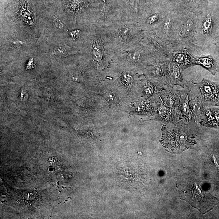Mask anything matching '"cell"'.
Returning <instances> with one entry per match:
<instances>
[{
    "instance_id": "obj_1",
    "label": "cell",
    "mask_w": 219,
    "mask_h": 219,
    "mask_svg": "<svg viewBox=\"0 0 219 219\" xmlns=\"http://www.w3.org/2000/svg\"><path fill=\"white\" fill-rule=\"evenodd\" d=\"M195 143L191 135L183 128L168 127L163 130L162 143L171 153H181Z\"/></svg>"
},
{
    "instance_id": "obj_2",
    "label": "cell",
    "mask_w": 219,
    "mask_h": 219,
    "mask_svg": "<svg viewBox=\"0 0 219 219\" xmlns=\"http://www.w3.org/2000/svg\"><path fill=\"white\" fill-rule=\"evenodd\" d=\"M200 92L207 101L219 104V87L213 82L203 80L200 83Z\"/></svg>"
},
{
    "instance_id": "obj_3",
    "label": "cell",
    "mask_w": 219,
    "mask_h": 219,
    "mask_svg": "<svg viewBox=\"0 0 219 219\" xmlns=\"http://www.w3.org/2000/svg\"><path fill=\"white\" fill-rule=\"evenodd\" d=\"M204 114L206 118L201 122L202 125L212 128L219 127V109H207L204 111Z\"/></svg>"
},
{
    "instance_id": "obj_4",
    "label": "cell",
    "mask_w": 219,
    "mask_h": 219,
    "mask_svg": "<svg viewBox=\"0 0 219 219\" xmlns=\"http://www.w3.org/2000/svg\"><path fill=\"white\" fill-rule=\"evenodd\" d=\"M190 104L191 111L194 112L197 118L201 115L204 111L202 109V103L199 99L193 97L190 99Z\"/></svg>"
},
{
    "instance_id": "obj_5",
    "label": "cell",
    "mask_w": 219,
    "mask_h": 219,
    "mask_svg": "<svg viewBox=\"0 0 219 219\" xmlns=\"http://www.w3.org/2000/svg\"><path fill=\"white\" fill-rule=\"evenodd\" d=\"M181 103L182 113L187 120L190 119L191 117V110L187 97L185 96L182 99Z\"/></svg>"
},
{
    "instance_id": "obj_6",
    "label": "cell",
    "mask_w": 219,
    "mask_h": 219,
    "mask_svg": "<svg viewBox=\"0 0 219 219\" xmlns=\"http://www.w3.org/2000/svg\"><path fill=\"white\" fill-rule=\"evenodd\" d=\"M197 63L203 66L208 70L213 71L214 70V65L213 61L210 58L202 57L198 58L196 60Z\"/></svg>"
},
{
    "instance_id": "obj_7",
    "label": "cell",
    "mask_w": 219,
    "mask_h": 219,
    "mask_svg": "<svg viewBox=\"0 0 219 219\" xmlns=\"http://www.w3.org/2000/svg\"><path fill=\"white\" fill-rule=\"evenodd\" d=\"M164 102L166 107L171 109L175 107L177 100L173 94L168 93L164 97Z\"/></svg>"
},
{
    "instance_id": "obj_8",
    "label": "cell",
    "mask_w": 219,
    "mask_h": 219,
    "mask_svg": "<svg viewBox=\"0 0 219 219\" xmlns=\"http://www.w3.org/2000/svg\"><path fill=\"white\" fill-rule=\"evenodd\" d=\"M194 23L193 20L191 19H189L187 20V21L184 24L183 26L181 32V35H187L189 34V33L191 32L193 28Z\"/></svg>"
},
{
    "instance_id": "obj_9",
    "label": "cell",
    "mask_w": 219,
    "mask_h": 219,
    "mask_svg": "<svg viewBox=\"0 0 219 219\" xmlns=\"http://www.w3.org/2000/svg\"><path fill=\"white\" fill-rule=\"evenodd\" d=\"M212 17L210 16H207L202 25V31L204 34H208L210 33L212 25Z\"/></svg>"
},
{
    "instance_id": "obj_10",
    "label": "cell",
    "mask_w": 219,
    "mask_h": 219,
    "mask_svg": "<svg viewBox=\"0 0 219 219\" xmlns=\"http://www.w3.org/2000/svg\"><path fill=\"white\" fill-rule=\"evenodd\" d=\"M175 61L178 64L185 65L188 64V59L187 57L183 53H180L177 55L175 58Z\"/></svg>"
},
{
    "instance_id": "obj_11",
    "label": "cell",
    "mask_w": 219,
    "mask_h": 219,
    "mask_svg": "<svg viewBox=\"0 0 219 219\" xmlns=\"http://www.w3.org/2000/svg\"><path fill=\"white\" fill-rule=\"evenodd\" d=\"M172 78L176 82H179L181 81V76L179 73V70L177 66H174L173 69V72H172Z\"/></svg>"
},
{
    "instance_id": "obj_12",
    "label": "cell",
    "mask_w": 219,
    "mask_h": 219,
    "mask_svg": "<svg viewBox=\"0 0 219 219\" xmlns=\"http://www.w3.org/2000/svg\"><path fill=\"white\" fill-rule=\"evenodd\" d=\"M171 20L170 18H168L164 23V31L166 33H169L170 28Z\"/></svg>"
},
{
    "instance_id": "obj_13",
    "label": "cell",
    "mask_w": 219,
    "mask_h": 219,
    "mask_svg": "<svg viewBox=\"0 0 219 219\" xmlns=\"http://www.w3.org/2000/svg\"><path fill=\"white\" fill-rule=\"evenodd\" d=\"M157 19V14H154L151 16L148 20V23L149 24H152L156 21Z\"/></svg>"
},
{
    "instance_id": "obj_14",
    "label": "cell",
    "mask_w": 219,
    "mask_h": 219,
    "mask_svg": "<svg viewBox=\"0 0 219 219\" xmlns=\"http://www.w3.org/2000/svg\"><path fill=\"white\" fill-rule=\"evenodd\" d=\"M146 87H145V90H144L146 94H147V95L152 94V92H153V89H152V86L148 85Z\"/></svg>"
},
{
    "instance_id": "obj_15",
    "label": "cell",
    "mask_w": 219,
    "mask_h": 219,
    "mask_svg": "<svg viewBox=\"0 0 219 219\" xmlns=\"http://www.w3.org/2000/svg\"><path fill=\"white\" fill-rule=\"evenodd\" d=\"M115 96L112 93H107L106 95V97L107 99L109 101H114L115 100Z\"/></svg>"
},
{
    "instance_id": "obj_16",
    "label": "cell",
    "mask_w": 219,
    "mask_h": 219,
    "mask_svg": "<svg viewBox=\"0 0 219 219\" xmlns=\"http://www.w3.org/2000/svg\"><path fill=\"white\" fill-rule=\"evenodd\" d=\"M130 57L131 59L136 61V60L139 59V54L135 53H131L130 55Z\"/></svg>"
}]
</instances>
